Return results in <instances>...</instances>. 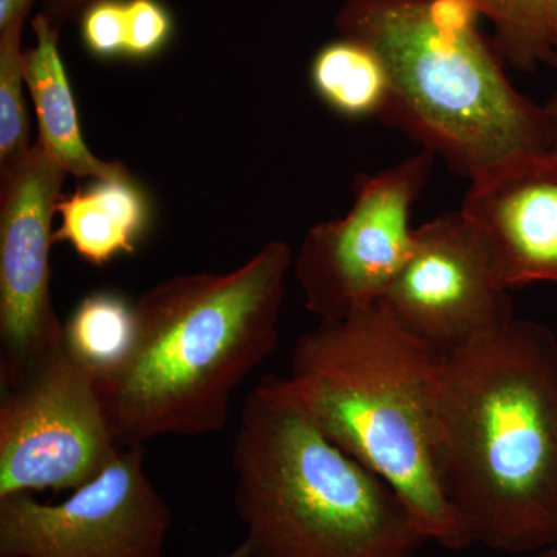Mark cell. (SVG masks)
<instances>
[{"label": "cell", "instance_id": "1", "mask_svg": "<svg viewBox=\"0 0 557 557\" xmlns=\"http://www.w3.org/2000/svg\"><path fill=\"white\" fill-rule=\"evenodd\" d=\"M434 449L443 491L474 544L509 555L556 545V333L515 318L443 358Z\"/></svg>", "mask_w": 557, "mask_h": 557}, {"label": "cell", "instance_id": "2", "mask_svg": "<svg viewBox=\"0 0 557 557\" xmlns=\"http://www.w3.org/2000/svg\"><path fill=\"white\" fill-rule=\"evenodd\" d=\"M292 247L271 240L225 274H183L135 302L137 338L100 384L120 446L223 431L234 392L278 341Z\"/></svg>", "mask_w": 557, "mask_h": 557}, {"label": "cell", "instance_id": "3", "mask_svg": "<svg viewBox=\"0 0 557 557\" xmlns=\"http://www.w3.org/2000/svg\"><path fill=\"white\" fill-rule=\"evenodd\" d=\"M442 361L373 304L304 333L282 379L333 443L397 491L429 542L460 552L474 542L435 463Z\"/></svg>", "mask_w": 557, "mask_h": 557}, {"label": "cell", "instance_id": "4", "mask_svg": "<svg viewBox=\"0 0 557 557\" xmlns=\"http://www.w3.org/2000/svg\"><path fill=\"white\" fill-rule=\"evenodd\" d=\"M469 0H354L341 36L369 44L386 64V120L469 180L555 148L545 106L520 94Z\"/></svg>", "mask_w": 557, "mask_h": 557}, {"label": "cell", "instance_id": "5", "mask_svg": "<svg viewBox=\"0 0 557 557\" xmlns=\"http://www.w3.org/2000/svg\"><path fill=\"white\" fill-rule=\"evenodd\" d=\"M233 468L252 557H413L429 542L397 491L333 443L282 376L245 398Z\"/></svg>", "mask_w": 557, "mask_h": 557}, {"label": "cell", "instance_id": "6", "mask_svg": "<svg viewBox=\"0 0 557 557\" xmlns=\"http://www.w3.org/2000/svg\"><path fill=\"white\" fill-rule=\"evenodd\" d=\"M120 448L100 384L64 343L2 391L0 497L78 490Z\"/></svg>", "mask_w": 557, "mask_h": 557}, {"label": "cell", "instance_id": "7", "mask_svg": "<svg viewBox=\"0 0 557 557\" xmlns=\"http://www.w3.org/2000/svg\"><path fill=\"white\" fill-rule=\"evenodd\" d=\"M434 159L421 150L387 170L359 175L346 214L306 234L293 271L306 309L319 321L343 319L379 302L412 251V209Z\"/></svg>", "mask_w": 557, "mask_h": 557}, {"label": "cell", "instance_id": "8", "mask_svg": "<svg viewBox=\"0 0 557 557\" xmlns=\"http://www.w3.org/2000/svg\"><path fill=\"white\" fill-rule=\"evenodd\" d=\"M172 511L146 472V445L121 446L61 504L0 497V557H163Z\"/></svg>", "mask_w": 557, "mask_h": 557}, {"label": "cell", "instance_id": "9", "mask_svg": "<svg viewBox=\"0 0 557 557\" xmlns=\"http://www.w3.org/2000/svg\"><path fill=\"white\" fill-rule=\"evenodd\" d=\"M509 293L485 237L460 209L416 228L408 260L376 304L445 358L507 327L516 318Z\"/></svg>", "mask_w": 557, "mask_h": 557}, {"label": "cell", "instance_id": "10", "mask_svg": "<svg viewBox=\"0 0 557 557\" xmlns=\"http://www.w3.org/2000/svg\"><path fill=\"white\" fill-rule=\"evenodd\" d=\"M65 171L38 143L0 172V387L64 343L50 293L53 218Z\"/></svg>", "mask_w": 557, "mask_h": 557}, {"label": "cell", "instance_id": "11", "mask_svg": "<svg viewBox=\"0 0 557 557\" xmlns=\"http://www.w3.org/2000/svg\"><path fill=\"white\" fill-rule=\"evenodd\" d=\"M460 209L490 245L505 287L557 284V148L472 180Z\"/></svg>", "mask_w": 557, "mask_h": 557}, {"label": "cell", "instance_id": "12", "mask_svg": "<svg viewBox=\"0 0 557 557\" xmlns=\"http://www.w3.org/2000/svg\"><path fill=\"white\" fill-rule=\"evenodd\" d=\"M32 28L36 40L35 46L24 50V76L38 119L36 143L73 177L132 178L120 161L98 159L84 141L78 109L61 58L60 27L39 13Z\"/></svg>", "mask_w": 557, "mask_h": 557}, {"label": "cell", "instance_id": "13", "mask_svg": "<svg viewBox=\"0 0 557 557\" xmlns=\"http://www.w3.org/2000/svg\"><path fill=\"white\" fill-rule=\"evenodd\" d=\"M61 226L53 242H67L91 265L131 255L145 233L149 208L134 180H95L94 185L61 196Z\"/></svg>", "mask_w": 557, "mask_h": 557}, {"label": "cell", "instance_id": "14", "mask_svg": "<svg viewBox=\"0 0 557 557\" xmlns=\"http://www.w3.org/2000/svg\"><path fill=\"white\" fill-rule=\"evenodd\" d=\"M311 86L327 108L347 120H386L392 83L386 64L364 40L341 36L318 50Z\"/></svg>", "mask_w": 557, "mask_h": 557}, {"label": "cell", "instance_id": "15", "mask_svg": "<svg viewBox=\"0 0 557 557\" xmlns=\"http://www.w3.org/2000/svg\"><path fill=\"white\" fill-rule=\"evenodd\" d=\"M137 338L135 304L116 293H94L64 322V347L98 383L115 375Z\"/></svg>", "mask_w": 557, "mask_h": 557}, {"label": "cell", "instance_id": "16", "mask_svg": "<svg viewBox=\"0 0 557 557\" xmlns=\"http://www.w3.org/2000/svg\"><path fill=\"white\" fill-rule=\"evenodd\" d=\"M493 24L496 49L512 67H557V0H469Z\"/></svg>", "mask_w": 557, "mask_h": 557}, {"label": "cell", "instance_id": "17", "mask_svg": "<svg viewBox=\"0 0 557 557\" xmlns=\"http://www.w3.org/2000/svg\"><path fill=\"white\" fill-rule=\"evenodd\" d=\"M25 20L20 17L0 30V172L20 163L32 149L24 100Z\"/></svg>", "mask_w": 557, "mask_h": 557}, {"label": "cell", "instance_id": "18", "mask_svg": "<svg viewBox=\"0 0 557 557\" xmlns=\"http://www.w3.org/2000/svg\"><path fill=\"white\" fill-rule=\"evenodd\" d=\"M174 20L160 0H126V54L149 60L170 44Z\"/></svg>", "mask_w": 557, "mask_h": 557}, {"label": "cell", "instance_id": "19", "mask_svg": "<svg viewBox=\"0 0 557 557\" xmlns=\"http://www.w3.org/2000/svg\"><path fill=\"white\" fill-rule=\"evenodd\" d=\"M81 40L101 60L126 54V0H100L79 20Z\"/></svg>", "mask_w": 557, "mask_h": 557}, {"label": "cell", "instance_id": "20", "mask_svg": "<svg viewBox=\"0 0 557 557\" xmlns=\"http://www.w3.org/2000/svg\"><path fill=\"white\" fill-rule=\"evenodd\" d=\"M100 0H44V16L49 17L57 27L65 22H79L81 16Z\"/></svg>", "mask_w": 557, "mask_h": 557}, {"label": "cell", "instance_id": "21", "mask_svg": "<svg viewBox=\"0 0 557 557\" xmlns=\"http://www.w3.org/2000/svg\"><path fill=\"white\" fill-rule=\"evenodd\" d=\"M35 0H0V30L20 17H28Z\"/></svg>", "mask_w": 557, "mask_h": 557}, {"label": "cell", "instance_id": "22", "mask_svg": "<svg viewBox=\"0 0 557 557\" xmlns=\"http://www.w3.org/2000/svg\"><path fill=\"white\" fill-rule=\"evenodd\" d=\"M545 110H547L549 126H552L553 143L557 148V94L545 104Z\"/></svg>", "mask_w": 557, "mask_h": 557}, {"label": "cell", "instance_id": "23", "mask_svg": "<svg viewBox=\"0 0 557 557\" xmlns=\"http://www.w3.org/2000/svg\"><path fill=\"white\" fill-rule=\"evenodd\" d=\"M215 557H252L251 548H249L248 542L244 541L240 545H237L236 548L231 549L228 553H223V555H219Z\"/></svg>", "mask_w": 557, "mask_h": 557}, {"label": "cell", "instance_id": "24", "mask_svg": "<svg viewBox=\"0 0 557 557\" xmlns=\"http://www.w3.org/2000/svg\"><path fill=\"white\" fill-rule=\"evenodd\" d=\"M534 557H557V544L553 545V547L541 549Z\"/></svg>", "mask_w": 557, "mask_h": 557}, {"label": "cell", "instance_id": "25", "mask_svg": "<svg viewBox=\"0 0 557 557\" xmlns=\"http://www.w3.org/2000/svg\"><path fill=\"white\" fill-rule=\"evenodd\" d=\"M344 2H354V0H344Z\"/></svg>", "mask_w": 557, "mask_h": 557}]
</instances>
